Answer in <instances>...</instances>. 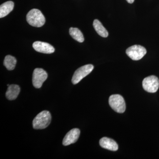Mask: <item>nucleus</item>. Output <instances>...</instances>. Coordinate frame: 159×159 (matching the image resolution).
I'll return each mask as SVG.
<instances>
[{
	"label": "nucleus",
	"instance_id": "nucleus-2",
	"mask_svg": "<svg viewBox=\"0 0 159 159\" xmlns=\"http://www.w3.org/2000/svg\"><path fill=\"white\" fill-rule=\"evenodd\" d=\"M51 116L50 112L43 111L41 112L33 120L32 124L34 129H44L51 123Z\"/></svg>",
	"mask_w": 159,
	"mask_h": 159
},
{
	"label": "nucleus",
	"instance_id": "nucleus-13",
	"mask_svg": "<svg viewBox=\"0 0 159 159\" xmlns=\"http://www.w3.org/2000/svg\"><path fill=\"white\" fill-rule=\"evenodd\" d=\"M93 26L97 33L100 36L104 38H106L108 36V31L103 27L102 24L99 20L97 19L94 20L93 23Z\"/></svg>",
	"mask_w": 159,
	"mask_h": 159
},
{
	"label": "nucleus",
	"instance_id": "nucleus-6",
	"mask_svg": "<svg viewBox=\"0 0 159 159\" xmlns=\"http://www.w3.org/2000/svg\"><path fill=\"white\" fill-rule=\"evenodd\" d=\"M146 53L147 51L144 47L138 45L131 46L126 50V54L131 59L134 61L142 59Z\"/></svg>",
	"mask_w": 159,
	"mask_h": 159
},
{
	"label": "nucleus",
	"instance_id": "nucleus-10",
	"mask_svg": "<svg viewBox=\"0 0 159 159\" xmlns=\"http://www.w3.org/2000/svg\"><path fill=\"white\" fill-rule=\"evenodd\" d=\"M99 145L102 148L112 151H116L119 148L116 142L113 139L107 137H104L100 139L99 141Z\"/></svg>",
	"mask_w": 159,
	"mask_h": 159
},
{
	"label": "nucleus",
	"instance_id": "nucleus-1",
	"mask_svg": "<svg viewBox=\"0 0 159 159\" xmlns=\"http://www.w3.org/2000/svg\"><path fill=\"white\" fill-rule=\"evenodd\" d=\"M27 22L33 27H42L45 23V18L41 11L37 9H32L26 16Z\"/></svg>",
	"mask_w": 159,
	"mask_h": 159
},
{
	"label": "nucleus",
	"instance_id": "nucleus-8",
	"mask_svg": "<svg viewBox=\"0 0 159 159\" xmlns=\"http://www.w3.org/2000/svg\"><path fill=\"white\" fill-rule=\"evenodd\" d=\"M80 135V130L77 128L73 129L67 133L63 140L62 144L65 146H67L75 143Z\"/></svg>",
	"mask_w": 159,
	"mask_h": 159
},
{
	"label": "nucleus",
	"instance_id": "nucleus-15",
	"mask_svg": "<svg viewBox=\"0 0 159 159\" xmlns=\"http://www.w3.org/2000/svg\"><path fill=\"white\" fill-rule=\"evenodd\" d=\"M70 34L71 37L78 42L82 43L84 41L83 34L81 31L77 28H70Z\"/></svg>",
	"mask_w": 159,
	"mask_h": 159
},
{
	"label": "nucleus",
	"instance_id": "nucleus-14",
	"mask_svg": "<svg viewBox=\"0 0 159 159\" xmlns=\"http://www.w3.org/2000/svg\"><path fill=\"white\" fill-rule=\"evenodd\" d=\"M16 60L15 57L11 55H7L4 61V65L7 70H12L15 68Z\"/></svg>",
	"mask_w": 159,
	"mask_h": 159
},
{
	"label": "nucleus",
	"instance_id": "nucleus-9",
	"mask_svg": "<svg viewBox=\"0 0 159 159\" xmlns=\"http://www.w3.org/2000/svg\"><path fill=\"white\" fill-rule=\"evenodd\" d=\"M33 48L35 51L44 54H51L55 51L53 46L48 43L43 42H35L33 43Z\"/></svg>",
	"mask_w": 159,
	"mask_h": 159
},
{
	"label": "nucleus",
	"instance_id": "nucleus-5",
	"mask_svg": "<svg viewBox=\"0 0 159 159\" xmlns=\"http://www.w3.org/2000/svg\"><path fill=\"white\" fill-rule=\"evenodd\" d=\"M94 69L93 65H86L77 69L72 77V82L73 84H76L78 83L84 77H86Z\"/></svg>",
	"mask_w": 159,
	"mask_h": 159
},
{
	"label": "nucleus",
	"instance_id": "nucleus-4",
	"mask_svg": "<svg viewBox=\"0 0 159 159\" xmlns=\"http://www.w3.org/2000/svg\"><path fill=\"white\" fill-rule=\"evenodd\" d=\"M142 86L144 89L148 93H156L159 88V80L154 75L148 76L143 80Z\"/></svg>",
	"mask_w": 159,
	"mask_h": 159
},
{
	"label": "nucleus",
	"instance_id": "nucleus-16",
	"mask_svg": "<svg viewBox=\"0 0 159 159\" xmlns=\"http://www.w3.org/2000/svg\"><path fill=\"white\" fill-rule=\"evenodd\" d=\"M126 1L129 4H132L134 2V0H126Z\"/></svg>",
	"mask_w": 159,
	"mask_h": 159
},
{
	"label": "nucleus",
	"instance_id": "nucleus-12",
	"mask_svg": "<svg viewBox=\"0 0 159 159\" xmlns=\"http://www.w3.org/2000/svg\"><path fill=\"white\" fill-rule=\"evenodd\" d=\"M14 4L12 1L6 2L0 6V18L5 17L10 13L14 8Z\"/></svg>",
	"mask_w": 159,
	"mask_h": 159
},
{
	"label": "nucleus",
	"instance_id": "nucleus-11",
	"mask_svg": "<svg viewBox=\"0 0 159 159\" xmlns=\"http://www.w3.org/2000/svg\"><path fill=\"white\" fill-rule=\"evenodd\" d=\"M20 92L19 86L16 84H11L8 87L6 93V97L9 100H14L17 98Z\"/></svg>",
	"mask_w": 159,
	"mask_h": 159
},
{
	"label": "nucleus",
	"instance_id": "nucleus-3",
	"mask_svg": "<svg viewBox=\"0 0 159 159\" xmlns=\"http://www.w3.org/2000/svg\"><path fill=\"white\" fill-rule=\"evenodd\" d=\"M109 103L112 109L119 113H123L125 110V103L124 98L119 94L112 95L109 99Z\"/></svg>",
	"mask_w": 159,
	"mask_h": 159
},
{
	"label": "nucleus",
	"instance_id": "nucleus-7",
	"mask_svg": "<svg viewBox=\"0 0 159 159\" xmlns=\"http://www.w3.org/2000/svg\"><path fill=\"white\" fill-rule=\"evenodd\" d=\"M48 77L47 72L43 69H34L32 77V84L33 86L35 88H40Z\"/></svg>",
	"mask_w": 159,
	"mask_h": 159
}]
</instances>
